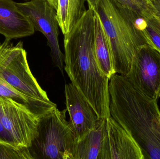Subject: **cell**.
Masks as SVG:
<instances>
[{
	"label": "cell",
	"mask_w": 160,
	"mask_h": 159,
	"mask_svg": "<svg viewBox=\"0 0 160 159\" xmlns=\"http://www.w3.org/2000/svg\"><path fill=\"white\" fill-rule=\"evenodd\" d=\"M66 72L71 83L88 101L100 119L111 117L109 79L101 72L94 48V11L88 8L64 36Z\"/></svg>",
	"instance_id": "1"
},
{
	"label": "cell",
	"mask_w": 160,
	"mask_h": 159,
	"mask_svg": "<svg viewBox=\"0 0 160 159\" xmlns=\"http://www.w3.org/2000/svg\"><path fill=\"white\" fill-rule=\"evenodd\" d=\"M110 115L133 138L143 159H160V111L158 101L134 87L124 76L109 79Z\"/></svg>",
	"instance_id": "2"
},
{
	"label": "cell",
	"mask_w": 160,
	"mask_h": 159,
	"mask_svg": "<svg viewBox=\"0 0 160 159\" xmlns=\"http://www.w3.org/2000/svg\"><path fill=\"white\" fill-rule=\"evenodd\" d=\"M110 43L116 73L125 76L130 70L136 49L148 44L135 23L136 13L117 0H100L98 11Z\"/></svg>",
	"instance_id": "3"
},
{
	"label": "cell",
	"mask_w": 160,
	"mask_h": 159,
	"mask_svg": "<svg viewBox=\"0 0 160 159\" xmlns=\"http://www.w3.org/2000/svg\"><path fill=\"white\" fill-rule=\"evenodd\" d=\"M67 111L56 107L41 117L28 147L32 159H74L77 141L67 120Z\"/></svg>",
	"instance_id": "4"
},
{
	"label": "cell",
	"mask_w": 160,
	"mask_h": 159,
	"mask_svg": "<svg viewBox=\"0 0 160 159\" xmlns=\"http://www.w3.org/2000/svg\"><path fill=\"white\" fill-rule=\"evenodd\" d=\"M0 78L29 97L50 101L31 72L21 41L0 43Z\"/></svg>",
	"instance_id": "5"
},
{
	"label": "cell",
	"mask_w": 160,
	"mask_h": 159,
	"mask_svg": "<svg viewBox=\"0 0 160 159\" xmlns=\"http://www.w3.org/2000/svg\"><path fill=\"white\" fill-rule=\"evenodd\" d=\"M136 89L148 98H160V52L148 44L139 47L129 72L124 76Z\"/></svg>",
	"instance_id": "6"
},
{
	"label": "cell",
	"mask_w": 160,
	"mask_h": 159,
	"mask_svg": "<svg viewBox=\"0 0 160 159\" xmlns=\"http://www.w3.org/2000/svg\"><path fill=\"white\" fill-rule=\"evenodd\" d=\"M17 5L30 19L35 30L40 32L47 38L53 64L63 75L64 55L59 45V26L56 9L48 0H29L17 3Z\"/></svg>",
	"instance_id": "7"
},
{
	"label": "cell",
	"mask_w": 160,
	"mask_h": 159,
	"mask_svg": "<svg viewBox=\"0 0 160 159\" xmlns=\"http://www.w3.org/2000/svg\"><path fill=\"white\" fill-rule=\"evenodd\" d=\"M41 116L24 105L0 96V121L20 147L31 146Z\"/></svg>",
	"instance_id": "8"
},
{
	"label": "cell",
	"mask_w": 160,
	"mask_h": 159,
	"mask_svg": "<svg viewBox=\"0 0 160 159\" xmlns=\"http://www.w3.org/2000/svg\"><path fill=\"white\" fill-rule=\"evenodd\" d=\"M65 97L69 125L78 142L95 128L100 119L88 101L72 83L66 85Z\"/></svg>",
	"instance_id": "9"
},
{
	"label": "cell",
	"mask_w": 160,
	"mask_h": 159,
	"mask_svg": "<svg viewBox=\"0 0 160 159\" xmlns=\"http://www.w3.org/2000/svg\"><path fill=\"white\" fill-rule=\"evenodd\" d=\"M34 27L28 16L12 0H0V34L5 41L23 38L34 34Z\"/></svg>",
	"instance_id": "10"
},
{
	"label": "cell",
	"mask_w": 160,
	"mask_h": 159,
	"mask_svg": "<svg viewBox=\"0 0 160 159\" xmlns=\"http://www.w3.org/2000/svg\"><path fill=\"white\" fill-rule=\"evenodd\" d=\"M74 159H111L107 119H100L94 129L77 142Z\"/></svg>",
	"instance_id": "11"
},
{
	"label": "cell",
	"mask_w": 160,
	"mask_h": 159,
	"mask_svg": "<svg viewBox=\"0 0 160 159\" xmlns=\"http://www.w3.org/2000/svg\"><path fill=\"white\" fill-rule=\"evenodd\" d=\"M107 120L111 159H143L141 148L130 134L112 117Z\"/></svg>",
	"instance_id": "12"
},
{
	"label": "cell",
	"mask_w": 160,
	"mask_h": 159,
	"mask_svg": "<svg viewBox=\"0 0 160 159\" xmlns=\"http://www.w3.org/2000/svg\"><path fill=\"white\" fill-rule=\"evenodd\" d=\"M94 48L98 65L104 75L110 78L116 73L113 66L110 43L98 13L94 11Z\"/></svg>",
	"instance_id": "13"
},
{
	"label": "cell",
	"mask_w": 160,
	"mask_h": 159,
	"mask_svg": "<svg viewBox=\"0 0 160 159\" xmlns=\"http://www.w3.org/2000/svg\"><path fill=\"white\" fill-rule=\"evenodd\" d=\"M86 2L87 0H58L57 20L64 36L70 33L87 10Z\"/></svg>",
	"instance_id": "14"
},
{
	"label": "cell",
	"mask_w": 160,
	"mask_h": 159,
	"mask_svg": "<svg viewBox=\"0 0 160 159\" xmlns=\"http://www.w3.org/2000/svg\"><path fill=\"white\" fill-rule=\"evenodd\" d=\"M0 96L9 98L41 116L57 107L56 105L51 101H43L27 96L1 78H0Z\"/></svg>",
	"instance_id": "15"
},
{
	"label": "cell",
	"mask_w": 160,
	"mask_h": 159,
	"mask_svg": "<svg viewBox=\"0 0 160 159\" xmlns=\"http://www.w3.org/2000/svg\"><path fill=\"white\" fill-rule=\"evenodd\" d=\"M142 32L148 44L156 48L160 52V20L154 12L145 17Z\"/></svg>",
	"instance_id": "16"
},
{
	"label": "cell",
	"mask_w": 160,
	"mask_h": 159,
	"mask_svg": "<svg viewBox=\"0 0 160 159\" xmlns=\"http://www.w3.org/2000/svg\"><path fill=\"white\" fill-rule=\"evenodd\" d=\"M0 159H32L28 147H19L0 142Z\"/></svg>",
	"instance_id": "17"
},
{
	"label": "cell",
	"mask_w": 160,
	"mask_h": 159,
	"mask_svg": "<svg viewBox=\"0 0 160 159\" xmlns=\"http://www.w3.org/2000/svg\"><path fill=\"white\" fill-rule=\"evenodd\" d=\"M117 1L126 8L144 17L154 12L153 7L144 0Z\"/></svg>",
	"instance_id": "18"
},
{
	"label": "cell",
	"mask_w": 160,
	"mask_h": 159,
	"mask_svg": "<svg viewBox=\"0 0 160 159\" xmlns=\"http://www.w3.org/2000/svg\"><path fill=\"white\" fill-rule=\"evenodd\" d=\"M0 142L11 145L18 146L10 133L7 131L0 121Z\"/></svg>",
	"instance_id": "19"
},
{
	"label": "cell",
	"mask_w": 160,
	"mask_h": 159,
	"mask_svg": "<svg viewBox=\"0 0 160 159\" xmlns=\"http://www.w3.org/2000/svg\"><path fill=\"white\" fill-rule=\"evenodd\" d=\"M154 14L160 20V0H151Z\"/></svg>",
	"instance_id": "20"
},
{
	"label": "cell",
	"mask_w": 160,
	"mask_h": 159,
	"mask_svg": "<svg viewBox=\"0 0 160 159\" xmlns=\"http://www.w3.org/2000/svg\"><path fill=\"white\" fill-rule=\"evenodd\" d=\"M100 0H87L88 5V8L94 11H98V6Z\"/></svg>",
	"instance_id": "21"
},
{
	"label": "cell",
	"mask_w": 160,
	"mask_h": 159,
	"mask_svg": "<svg viewBox=\"0 0 160 159\" xmlns=\"http://www.w3.org/2000/svg\"><path fill=\"white\" fill-rule=\"evenodd\" d=\"M49 2L56 10L58 7V0H49Z\"/></svg>",
	"instance_id": "22"
},
{
	"label": "cell",
	"mask_w": 160,
	"mask_h": 159,
	"mask_svg": "<svg viewBox=\"0 0 160 159\" xmlns=\"http://www.w3.org/2000/svg\"><path fill=\"white\" fill-rule=\"evenodd\" d=\"M144 1H145V2H147L148 3L149 5H150L152 6V5H151V0H144Z\"/></svg>",
	"instance_id": "23"
},
{
	"label": "cell",
	"mask_w": 160,
	"mask_h": 159,
	"mask_svg": "<svg viewBox=\"0 0 160 159\" xmlns=\"http://www.w3.org/2000/svg\"><path fill=\"white\" fill-rule=\"evenodd\" d=\"M24 1H29V0H24Z\"/></svg>",
	"instance_id": "24"
},
{
	"label": "cell",
	"mask_w": 160,
	"mask_h": 159,
	"mask_svg": "<svg viewBox=\"0 0 160 159\" xmlns=\"http://www.w3.org/2000/svg\"><path fill=\"white\" fill-rule=\"evenodd\" d=\"M48 2H49V0H48Z\"/></svg>",
	"instance_id": "25"
}]
</instances>
